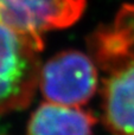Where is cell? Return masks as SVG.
Wrapping results in <instances>:
<instances>
[{
  "mask_svg": "<svg viewBox=\"0 0 134 135\" xmlns=\"http://www.w3.org/2000/svg\"><path fill=\"white\" fill-rule=\"evenodd\" d=\"M42 50L40 35L0 21V115L30 104L39 84Z\"/></svg>",
  "mask_w": 134,
  "mask_h": 135,
  "instance_id": "6da1fadb",
  "label": "cell"
},
{
  "mask_svg": "<svg viewBox=\"0 0 134 135\" xmlns=\"http://www.w3.org/2000/svg\"><path fill=\"white\" fill-rule=\"evenodd\" d=\"M38 86L47 102L80 107L97 89L96 68L82 52L63 51L40 68Z\"/></svg>",
  "mask_w": 134,
  "mask_h": 135,
  "instance_id": "7a4b0ae2",
  "label": "cell"
},
{
  "mask_svg": "<svg viewBox=\"0 0 134 135\" xmlns=\"http://www.w3.org/2000/svg\"><path fill=\"white\" fill-rule=\"evenodd\" d=\"M85 0H0V21L17 30L38 33L74 24Z\"/></svg>",
  "mask_w": 134,
  "mask_h": 135,
  "instance_id": "3957f363",
  "label": "cell"
},
{
  "mask_svg": "<svg viewBox=\"0 0 134 135\" xmlns=\"http://www.w3.org/2000/svg\"><path fill=\"white\" fill-rule=\"evenodd\" d=\"M106 65L112 71L102 91L103 122L113 135H134V55Z\"/></svg>",
  "mask_w": 134,
  "mask_h": 135,
  "instance_id": "277c9868",
  "label": "cell"
},
{
  "mask_svg": "<svg viewBox=\"0 0 134 135\" xmlns=\"http://www.w3.org/2000/svg\"><path fill=\"white\" fill-rule=\"evenodd\" d=\"M95 122L80 107L45 102L31 115L27 135H92Z\"/></svg>",
  "mask_w": 134,
  "mask_h": 135,
  "instance_id": "5b68a950",
  "label": "cell"
},
{
  "mask_svg": "<svg viewBox=\"0 0 134 135\" xmlns=\"http://www.w3.org/2000/svg\"><path fill=\"white\" fill-rule=\"evenodd\" d=\"M95 43L99 59L103 64L134 55V5L123 6L113 27L100 31Z\"/></svg>",
  "mask_w": 134,
  "mask_h": 135,
  "instance_id": "8992f818",
  "label": "cell"
}]
</instances>
